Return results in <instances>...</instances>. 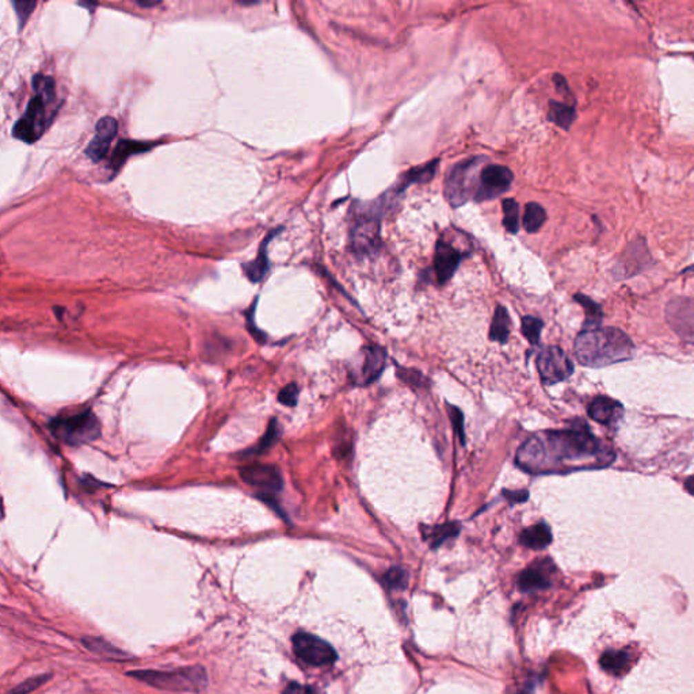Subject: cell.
I'll use <instances>...</instances> for the list:
<instances>
[{
    "instance_id": "1",
    "label": "cell",
    "mask_w": 694,
    "mask_h": 694,
    "mask_svg": "<svg viewBox=\"0 0 694 694\" xmlns=\"http://www.w3.org/2000/svg\"><path fill=\"white\" fill-rule=\"evenodd\" d=\"M544 453V471L562 462H591L593 467H606L614 453L601 445L584 427L547 431L538 436Z\"/></svg>"
},
{
    "instance_id": "2",
    "label": "cell",
    "mask_w": 694,
    "mask_h": 694,
    "mask_svg": "<svg viewBox=\"0 0 694 694\" xmlns=\"http://www.w3.org/2000/svg\"><path fill=\"white\" fill-rule=\"evenodd\" d=\"M576 360L589 368H604L631 360L635 353L632 339L614 327L583 329L573 345Z\"/></svg>"
},
{
    "instance_id": "3",
    "label": "cell",
    "mask_w": 694,
    "mask_h": 694,
    "mask_svg": "<svg viewBox=\"0 0 694 694\" xmlns=\"http://www.w3.org/2000/svg\"><path fill=\"white\" fill-rule=\"evenodd\" d=\"M34 96L29 101L26 112L12 127V136L28 144L36 143L46 127L54 120V116L61 105L56 96V83L46 75H36L33 78Z\"/></svg>"
},
{
    "instance_id": "4",
    "label": "cell",
    "mask_w": 694,
    "mask_h": 694,
    "mask_svg": "<svg viewBox=\"0 0 694 694\" xmlns=\"http://www.w3.org/2000/svg\"><path fill=\"white\" fill-rule=\"evenodd\" d=\"M129 677L150 686L170 692H203L207 686V674L201 666L179 667L175 670H134Z\"/></svg>"
},
{
    "instance_id": "5",
    "label": "cell",
    "mask_w": 694,
    "mask_h": 694,
    "mask_svg": "<svg viewBox=\"0 0 694 694\" xmlns=\"http://www.w3.org/2000/svg\"><path fill=\"white\" fill-rule=\"evenodd\" d=\"M52 434L61 442L79 447L101 436V423L91 411H83L70 416L54 418L49 423Z\"/></svg>"
},
{
    "instance_id": "6",
    "label": "cell",
    "mask_w": 694,
    "mask_h": 694,
    "mask_svg": "<svg viewBox=\"0 0 694 694\" xmlns=\"http://www.w3.org/2000/svg\"><path fill=\"white\" fill-rule=\"evenodd\" d=\"M484 161L483 156L472 158L450 168L445 179V197L453 207H458L475 197L479 186L476 171Z\"/></svg>"
},
{
    "instance_id": "7",
    "label": "cell",
    "mask_w": 694,
    "mask_h": 694,
    "mask_svg": "<svg viewBox=\"0 0 694 694\" xmlns=\"http://www.w3.org/2000/svg\"><path fill=\"white\" fill-rule=\"evenodd\" d=\"M241 476L245 484L252 487L258 496L269 504H276L277 495L283 491L284 483L280 471L273 465L254 464L241 469Z\"/></svg>"
},
{
    "instance_id": "8",
    "label": "cell",
    "mask_w": 694,
    "mask_h": 694,
    "mask_svg": "<svg viewBox=\"0 0 694 694\" xmlns=\"http://www.w3.org/2000/svg\"><path fill=\"white\" fill-rule=\"evenodd\" d=\"M381 245L380 216L371 209L356 217L351 227V247L358 256L374 255Z\"/></svg>"
},
{
    "instance_id": "9",
    "label": "cell",
    "mask_w": 694,
    "mask_h": 694,
    "mask_svg": "<svg viewBox=\"0 0 694 694\" xmlns=\"http://www.w3.org/2000/svg\"><path fill=\"white\" fill-rule=\"evenodd\" d=\"M296 656L311 666H327L336 660L338 653L326 640L307 632H298L292 637Z\"/></svg>"
},
{
    "instance_id": "10",
    "label": "cell",
    "mask_w": 694,
    "mask_h": 694,
    "mask_svg": "<svg viewBox=\"0 0 694 694\" xmlns=\"http://www.w3.org/2000/svg\"><path fill=\"white\" fill-rule=\"evenodd\" d=\"M537 370L545 385H553L564 381L573 373L570 357L558 346L544 349L537 357Z\"/></svg>"
},
{
    "instance_id": "11",
    "label": "cell",
    "mask_w": 694,
    "mask_h": 694,
    "mask_svg": "<svg viewBox=\"0 0 694 694\" xmlns=\"http://www.w3.org/2000/svg\"><path fill=\"white\" fill-rule=\"evenodd\" d=\"M666 320L682 340L694 346V298H671L666 305Z\"/></svg>"
},
{
    "instance_id": "12",
    "label": "cell",
    "mask_w": 694,
    "mask_h": 694,
    "mask_svg": "<svg viewBox=\"0 0 694 694\" xmlns=\"http://www.w3.org/2000/svg\"><path fill=\"white\" fill-rule=\"evenodd\" d=\"M513 172L499 164H489L479 174V186L475 194V201H489L499 197L509 190L513 182Z\"/></svg>"
},
{
    "instance_id": "13",
    "label": "cell",
    "mask_w": 694,
    "mask_h": 694,
    "mask_svg": "<svg viewBox=\"0 0 694 694\" xmlns=\"http://www.w3.org/2000/svg\"><path fill=\"white\" fill-rule=\"evenodd\" d=\"M117 129L119 125L113 117H103L96 123L95 136L85 150V154L91 161L99 162L108 155L110 144L117 134Z\"/></svg>"
},
{
    "instance_id": "14",
    "label": "cell",
    "mask_w": 694,
    "mask_h": 694,
    "mask_svg": "<svg viewBox=\"0 0 694 694\" xmlns=\"http://www.w3.org/2000/svg\"><path fill=\"white\" fill-rule=\"evenodd\" d=\"M462 252L458 251L450 245L449 242L440 239L436 245V255H434V270L437 274V280L441 285L447 284L453 274L456 273L457 267L461 263L462 259Z\"/></svg>"
},
{
    "instance_id": "15",
    "label": "cell",
    "mask_w": 694,
    "mask_h": 694,
    "mask_svg": "<svg viewBox=\"0 0 694 694\" xmlns=\"http://www.w3.org/2000/svg\"><path fill=\"white\" fill-rule=\"evenodd\" d=\"M387 363V353L384 349L378 346H369L363 350L361 367L358 369V374L354 376L356 384L369 385L376 381Z\"/></svg>"
},
{
    "instance_id": "16",
    "label": "cell",
    "mask_w": 694,
    "mask_h": 694,
    "mask_svg": "<svg viewBox=\"0 0 694 694\" xmlns=\"http://www.w3.org/2000/svg\"><path fill=\"white\" fill-rule=\"evenodd\" d=\"M587 414L595 422L608 427H614L624 416V407L621 403L608 396H598L589 405Z\"/></svg>"
},
{
    "instance_id": "17",
    "label": "cell",
    "mask_w": 694,
    "mask_h": 694,
    "mask_svg": "<svg viewBox=\"0 0 694 694\" xmlns=\"http://www.w3.org/2000/svg\"><path fill=\"white\" fill-rule=\"evenodd\" d=\"M553 566L549 560L535 562L529 569L521 572V575L518 576V587L522 591L548 589L551 586L549 570Z\"/></svg>"
},
{
    "instance_id": "18",
    "label": "cell",
    "mask_w": 694,
    "mask_h": 694,
    "mask_svg": "<svg viewBox=\"0 0 694 694\" xmlns=\"http://www.w3.org/2000/svg\"><path fill=\"white\" fill-rule=\"evenodd\" d=\"M520 541L527 548L544 549L552 542V531L545 522H540L522 531Z\"/></svg>"
},
{
    "instance_id": "19",
    "label": "cell",
    "mask_w": 694,
    "mask_h": 694,
    "mask_svg": "<svg viewBox=\"0 0 694 694\" xmlns=\"http://www.w3.org/2000/svg\"><path fill=\"white\" fill-rule=\"evenodd\" d=\"M460 533V524L457 522H447L436 527H423L422 534L425 541L430 544L433 549H437L444 542L454 538Z\"/></svg>"
},
{
    "instance_id": "20",
    "label": "cell",
    "mask_w": 694,
    "mask_h": 694,
    "mask_svg": "<svg viewBox=\"0 0 694 694\" xmlns=\"http://www.w3.org/2000/svg\"><path fill=\"white\" fill-rule=\"evenodd\" d=\"M278 232H280V229L276 231V232H273V234H270L266 238V241L262 243L261 248H259V252H258V256L255 258V261L243 265L245 276L252 283H259L265 277V274L267 273V270H269V261H267V249H266V247H267L269 242H270V238H273Z\"/></svg>"
},
{
    "instance_id": "21",
    "label": "cell",
    "mask_w": 694,
    "mask_h": 694,
    "mask_svg": "<svg viewBox=\"0 0 694 694\" xmlns=\"http://www.w3.org/2000/svg\"><path fill=\"white\" fill-rule=\"evenodd\" d=\"M155 144H151V143H144V141H133V140H121L113 155H112V161H110V165L114 168V170H119L121 165H123L126 159L130 156V155H134V154H140V152H145V151H150Z\"/></svg>"
},
{
    "instance_id": "22",
    "label": "cell",
    "mask_w": 694,
    "mask_h": 694,
    "mask_svg": "<svg viewBox=\"0 0 694 694\" xmlns=\"http://www.w3.org/2000/svg\"><path fill=\"white\" fill-rule=\"evenodd\" d=\"M510 316L504 307L498 305L490 328V339L493 342L506 343L510 335Z\"/></svg>"
},
{
    "instance_id": "23",
    "label": "cell",
    "mask_w": 694,
    "mask_h": 694,
    "mask_svg": "<svg viewBox=\"0 0 694 694\" xmlns=\"http://www.w3.org/2000/svg\"><path fill=\"white\" fill-rule=\"evenodd\" d=\"M548 119L551 123H556L558 126L567 130L571 127L572 123L576 119V110L572 105L551 101Z\"/></svg>"
},
{
    "instance_id": "24",
    "label": "cell",
    "mask_w": 694,
    "mask_h": 694,
    "mask_svg": "<svg viewBox=\"0 0 694 694\" xmlns=\"http://www.w3.org/2000/svg\"><path fill=\"white\" fill-rule=\"evenodd\" d=\"M629 659V653L626 651H606L600 657V666L612 675H620L628 669Z\"/></svg>"
},
{
    "instance_id": "25",
    "label": "cell",
    "mask_w": 694,
    "mask_h": 694,
    "mask_svg": "<svg viewBox=\"0 0 694 694\" xmlns=\"http://www.w3.org/2000/svg\"><path fill=\"white\" fill-rule=\"evenodd\" d=\"M83 646L85 649H88L91 653H96V655H101L106 659H113V660H121V659H126L129 657V655L123 653L121 650L116 649L113 644H110L109 642L103 640V639H98V637H84L82 640Z\"/></svg>"
},
{
    "instance_id": "26",
    "label": "cell",
    "mask_w": 694,
    "mask_h": 694,
    "mask_svg": "<svg viewBox=\"0 0 694 694\" xmlns=\"http://www.w3.org/2000/svg\"><path fill=\"white\" fill-rule=\"evenodd\" d=\"M575 300L584 308L586 314V322L583 329H594L600 328V325L602 322V308L600 304L593 301L590 297L583 296V294H576Z\"/></svg>"
},
{
    "instance_id": "27",
    "label": "cell",
    "mask_w": 694,
    "mask_h": 694,
    "mask_svg": "<svg viewBox=\"0 0 694 694\" xmlns=\"http://www.w3.org/2000/svg\"><path fill=\"white\" fill-rule=\"evenodd\" d=\"M547 220V212L545 209L537 203H529L525 207V214H524V228L527 232L534 234L537 232L542 224Z\"/></svg>"
},
{
    "instance_id": "28",
    "label": "cell",
    "mask_w": 694,
    "mask_h": 694,
    "mask_svg": "<svg viewBox=\"0 0 694 694\" xmlns=\"http://www.w3.org/2000/svg\"><path fill=\"white\" fill-rule=\"evenodd\" d=\"M503 225L510 234H517L520 228V207L513 198L503 201Z\"/></svg>"
},
{
    "instance_id": "29",
    "label": "cell",
    "mask_w": 694,
    "mask_h": 694,
    "mask_svg": "<svg viewBox=\"0 0 694 694\" xmlns=\"http://www.w3.org/2000/svg\"><path fill=\"white\" fill-rule=\"evenodd\" d=\"M384 583L389 589L403 590L409 584V572L402 567H392L384 575Z\"/></svg>"
},
{
    "instance_id": "30",
    "label": "cell",
    "mask_w": 694,
    "mask_h": 694,
    "mask_svg": "<svg viewBox=\"0 0 694 694\" xmlns=\"http://www.w3.org/2000/svg\"><path fill=\"white\" fill-rule=\"evenodd\" d=\"M278 437H280V427H278V422H277L276 419H273V420L270 422V425H269V429H267L266 434H265V436H263V438L261 440V442H259L255 448L248 450V454H255V453L258 454V453L265 451V450L267 449V448H270V447H272V445H273V444L278 440Z\"/></svg>"
},
{
    "instance_id": "31",
    "label": "cell",
    "mask_w": 694,
    "mask_h": 694,
    "mask_svg": "<svg viewBox=\"0 0 694 694\" xmlns=\"http://www.w3.org/2000/svg\"><path fill=\"white\" fill-rule=\"evenodd\" d=\"M542 327L544 323L534 316H527L522 319V334L531 345H537L540 342Z\"/></svg>"
},
{
    "instance_id": "32",
    "label": "cell",
    "mask_w": 694,
    "mask_h": 694,
    "mask_svg": "<svg viewBox=\"0 0 694 694\" xmlns=\"http://www.w3.org/2000/svg\"><path fill=\"white\" fill-rule=\"evenodd\" d=\"M49 678H50V675H43V674L36 675L33 678H29V680L21 682L18 686H15L14 689H11L6 694H29L30 692L36 691L37 688H40L42 684H45Z\"/></svg>"
},
{
    "instance_id": "33",
    "label": "cell",
    "mask_w": 694,
    "mask_h": 694,
    "mask_svg": "<svg viewBox=\"0 0 694 694\" xmlns=\"http://www.w3.org/2000/svg\"><path fill=\"white\" fill-rule=\"evenodd\" d=\"M398 376L402 381H405L411 387L420 388V387H426V384H427L426 377L420 371L414 370V369L399 368Z\"/></svg>"
},
{
    "instance_id": "34",
    "label": "cell",
    "mask_w": 694,
    "mask_h": 694,
    "mask_svg": "<svg viewBox=\"0 0 694 694\" xmlns=\"http://www.w3.org/2000/svg\"><path fill=\"white\" fill-rule=\"evenodd\" d=\"M12 6L15 8V12H17V17L19 21V29H21V28H23L25 22L28 21L30 14L36 8L37 3L36 1H12Z\"/></svg>"
},
{
    "instance_id": "35",
    "label": "cell",
    "mask_w": 694,
    "mask_h": 694,
    "mask_svg": "<svg viewBox=\"0 0 694 694\" xmlns=\"http://www.w3.org/2000/svg\"><path fill=\"white\" fill-rule=\"evenodd\" d=\"M448 412H449L451 425H453L456 433L458 434L461 444H464L465 442V430H464V416H462V412H461V409H458L457 407H454V406H448Z\"/></svg>"
},
{
    "instance_id": "36",
    "label": "cell",
    "mask_w": 694,
    "mask_h": 694,
    "mask_svg": "<svg viewBox=\"0 0 694 694\" xmlns=\"http://www.w3.org/2000/svg\"><path fill=\"white\" fill-rule=\"evenodd\" d=\"M297 399H298V388L296 384L286 385L285 388H283L281 392L278 394L280 403H283L284 406H287V407H294L297 405Z\"/></svg>"
},
{
    "instance_id": "37",
    "label": "cell",
    "mask_w": 694,
    "mask_h": 694,
    "mask_svg": "<svg viewBox=\"0 0 694 694\" xmlns=\"http://www.w3.org/2000/svg\"><path fill=\"white\" fill-rule=\"evenodd\" d=\"M283 694H319L318 691L308 685H301L297 682H292L285 688Z\"/></svg>"
},
{
    "instance_id": "38",
    "label": "cell",
    "mask_w": 694,
    "mask_h": 694,
    "mask_svg": "<svg viewBox=\"0 0 694 694\" xmlns=\"http://www.w3.org/2000/svg\"><path fill=\"white\" fill-rule=\"evenodd\" d=\"M503 496L510 502V503H522L528 500L529 492L527 490H503Z\"/></svg>"
},
{
    "instance_id": "39",
    "label": "cell",
    "mask_w": 694,
    "mask_h": 694,
    "mask_svg": "<svg viewBox=\"0 0 694 694\" xmlns=\"http://www.w3.org/2000/svg\"><path fill=\"white\" fill-rule=\"evenodd\" d=\"M553 82L556 84V87H558V91H559V92L566 94V95H569V94H570V88H569V85H567L566 79H564L562 75H555V76H553Z\"/></svg>"
},
{
    "instance_id": "40",
    "label": "cell",
    "mask_w": 694,
    "mask_h": 694,
    "mask_svg": "<svg viewBox=\"0 0 694 694\" xmlns=\"http://www.w3.org/2000/svg\"><path fill=\"white\" fill-rule=\"evenodd\" d=\"M684 487H685V490L688 491L692 496H694V476H691V478H688V479L685 480Z\"/></svg>"
},
{
    "instance_id": "41",
    "label": "cell",
    "mask_w": 694,
    "mask_h": 694,
    "mask_svg": "<svg viewBox=\"0 0 694 694\" xmlns=\"http://www.w3.org/2000/svg\"><path fill=\"white\" fill-rule=\"evenodd\" d=\"M137 6L143 7V8H151V7H155V6H159L161 1H136Z\"/></svg>"
},
{
    "instance_id": "42",
    "label": "cell",
    "mask_w": 694,
    "mask_h": 694,
    "mask_svg": "<svg viewBox=\"0 0 694 694\" xmlns=\"http://www.w3.org/2000/svg\"><path fill=\"white\" fill-rule=\"evenodd\" d=\"M684 273H694V265L693 266H691V267H688V269H685Z\"/></svg>"
}]
</instances>
